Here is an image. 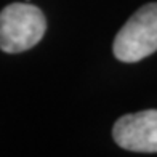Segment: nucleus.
I'll use <instances>...</instances> for the list:
<instances>
[{
  "instance_id": "obj_3",
  "label": "nucleus",
  "mask_w": 157,
  "mask_h": 157,
  "mask_svg": "<svg viewBox=\"0 0 157 157\" xmlns=\"http://www.w3.org/2000/svg\"><path fill=\"white\" fill-rule=\"evenodd\" d=\"M117 146L133 152H157V109L122 116L112 128Z\"/></svg>"
},
{
  "instance_id": "obj_1",
  "label": "nucleus",
  "mask_w": 157,
  "mask_h": 157,
  "mask_svg": "<svg viewBox=\"0 0 157 157\" xmlns=\"http://www.w3.org/2000/svg\"><path fill=\"white\" fill-rule=\"evenodd\" d=\"M47 21L42 10L29 3H11L0 11V50L21 53L42 40Z\"/></svg>"
},
{
  "instance_id": "obj_2",
  "label": "nucleus",
  "mask_w": 157,
  "mask_h": 157,
  "mask_svg": "<svg viewBox=\"0 0 157 157\" xmlns=\"http://www.w3.org/2000/svg\"><path fill=\"white\" fill-rule=\"evenodd\" d=\"M112 50L122 63H138L157 52V2L133 13L117 32Z\"/></svg>"
}]
</instances>
